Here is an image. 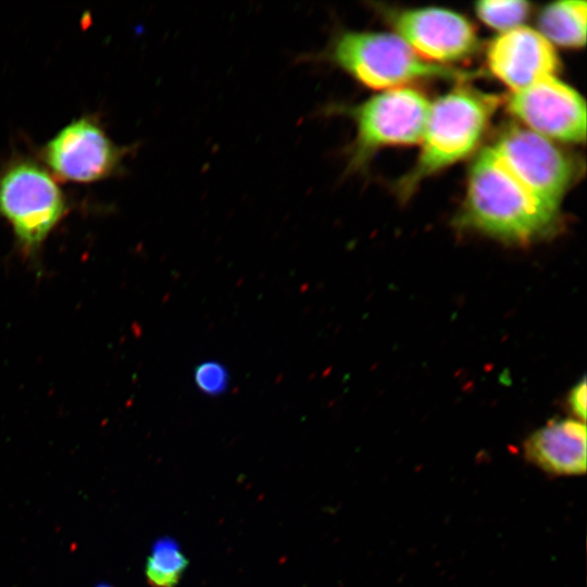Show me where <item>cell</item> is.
I'll return each mask as SVG.
<instances>
[{
    "label": "cell",
    "instance_id": "cell-1",
    "mask_svg": "<svg viewBox=\"0 0 587 587\" xmlns=\"http://www.w3.org/2000/svg\"><path fill=\"white\" fill-rule=\"evenodd\" d=\"M558 210L529 191L487 147L471 166L459 220L499 239L527 242L553 229Z\"/></svg>",
    "mask_w": 587,
    "mask_h": 587
},
{
    "label": "cell",
    "instance_id": "cell-2",
    "mask_svg": "<svg viewBox=\"0 0 587 587\" xmlns=\"http://www.w3.org/2000/svg\"><path fill=\"white\" fill-rule=\"evenodd\" d=\"M308 60L332 64L375 89L420 78L466 79L473 75L428 62L399 36L384 33L339 30L325 49Z\"/></svg>",
    "mask_w": 587,
    "mask_h": 587
},
{
    "label": "cell",
    "instance_id": "cell-3",
    "mask_svg": "<svg viewBox=\"0 0 587 587\" xmlns=\"http://www.w3.org/2000/svg\"><path fill=\"white\" fill-rule=\"evenodd\" d=\"M499 99L471 89H458L430 103L421 154L398 183L408 198L426 177L467 155L477 145Z\"/></svg>",
    "mask_w": 587,
    "mask_h": 587
},
{
    "label": "cell",
    "instance_id": "cell-4",
    "mask_svg": "<svg viewBox=\"0 0 587 587\" xmlns=\"http://www.w3.org/2000/svg\"><path fill=\"white\" fill-rule=\"evenodd\" d=\"M67 212L54 177L29 159H15L0 173V216L11 226L22 252L37 254Z\"/></svg>",
    "mask_w": 587,
    "mask_h": 587
},
{
    "label": "cell",
    "instance_id": "cell-5",
    "mask_svg": "<svg viewBox=\"0 0 587 587\" xmlns=\"http://www.w3.org/2000/svg\"><path fill=\"white\" fill-rule=\"evenodd\" d=\"M430 103L414 89L395 88L354 105L332 104L325 113L350 116L357 136L348 153L347 168L362 170L374 152L385 146L422 141Z\"/></svg>",
    "mask_w": 587,
    "mask_h": 587
},
{
    "label": "cell",
    "instance_id": "cell-6",
    "mask_svg": "<svg viewBox=\"0 0 587 587\" xmlns=\"http://www.w3.org/2000/svg\"><path fill=\"white\" fill-rule=\"evenodd\" d=\"M126 152L109 138L98 121L82 116L42 147L41 158L58 178L85 184L117 173Z\"/></svg>",
    "mask_w": 587,
    "mask_h": 587
},
{
    "label": "cell",
    "instance_id": "cell-7",
    "mask_svg": "<svg viewBox=\"0 0 587 587\" xmlns=\"http://www.w3.org/2000/svg\"><path fill=\"white\" fill-rule=\"evenodd\" d=\"M491 148L529 191L559 209L574 176L573 162L564 152L548 138L519 126L505 129Z\"/></svg>",
    "mask_w": 587,
    "mask_h": 587
},
{
    "label": "cell",
    "instance_id": "cell-8",
    "mask_svg": "<svg viewBox=\"0 0 587 587\" xmlns=\"http://www.w3.org/2000/svg\"><path fill=\"white\" fill-rule=\"evenodd\" d=\"M507 104L510 113L524 122L528 129L546 138L569 142L585 140V101L554 75L512 91Z\"/></svg>",
    "mask_w": 587,
    "mask_h": 587
},
{
    "label": "cell",
    "instance_id": "cell-9",
    "mask_svg": "<svg viewBox=\"0 0 587 587\" xmlns=\"http://www.w3.org/2000/svg\"><path fill=\"white\" fill-rule=\"evenodd\" d=\"M388 17L397 36L425 60L457 61L473 53L477 47L471 23L452 11L436 8L402 10Z\"/></svg>",
    "mask_w": 587,
    "mask_h": 587
},
{
    "label": "cell",
    "instance_id": "cell-10",
    "mask_svg": "<svg viewBox=\"0 0 587 587\" xmlns=\"http://www.w3.org/2000/svg\"><path fill=\"white\" fill-rule=\"evenodd\" d=\"M487 63L512 91L554 75L559 68L553 46L539 32L523 26L502 33L490 43Z\"/></svg>",
    "mask_w": 587,
    "mask_h": 587
},
{
    "label": "cell",
    "instance_id": "cell-11",
    "mask_svg": "<svg viewBox=\"0 0 587 587\" xmlns=\"http://www.w3.org/2000/svg\"><path fill=\"white\" fill-rule=\"evenodd\" d=\"M526 459L552 475H580L586 471V426L574 419L551 421L524 444Z\"/></svg>",
    "mask_w": 587,
    "mask_h": 587
},
{
    "label": "cell",
    "instance_id": "cell-12",
    "mask_svg": "<svg viewBox=\"0 0 587 587\" xmlns=\"http://www.w3.org/2000/svg\"><path fill=\"white\" fill-rule=\"evenodd\" d=\"M540 34L551 43L578 48L586 40V2L558 1L547 5L538 18Z\"/></svg>",
    "mask_w": 587,
    "mask_h": 587
},
{
    "label": "cell",
    "instance_id": "cell-13",
    "mask_svg": "<svg viewBox=\"0 0 587 587\" xmlns=\"http://www.w3.org/2000/svg\"><path fill=\"white\" fill-rule=\"evenodd\" d=\"M188 566V560L173 539L155 541L147 559L145 574L151 587H175Z\"/></svg>",
    "mask_w": 587,
    "mask_h": 587
},
{
    "label": "cell",
    "instance_id": "cell-14",
    "mask_svg": "<svg viewBox=\"0 0 587 587\" xmlns=\"http://www.w3.org/2000/svg\"><path fill=\"white\" fill-rule=\"evenodd\" d=\"M478 17L489 27L508 32L525 20L529 3L522 0H484L475 3Z\"/></svg>",
    "mask_w": 587,
    "mask_h": 587
},
{
    "label": "cell",
    "instance_id": "cell-15",
    "mask_svg": "<svg viewBox=\"0 0 587 587\" xmlns=\"http://www.w3.org/2000/svg\"><path fill=\"white\" fill-rule=\"evenodd\" d=\"M195 382L199 390L209 396H217L227 390L229 374L227 369L216 361H207L195 370Z\"/></svg>",
    "mask_w": 587,
    "mask_h": 587
},
{
    "label": "cell",
    "instance_id": "cell-16",
    "mask_svg": "<svg viewBox=\"0 0 587 587\" xmlns=\"http://www.w3.org/2000/svg\"><path fill=\"white\" fill-rule=\"evenodd\" d=\"M569 403L572 411L580 420L586 419V380L583 378L569 395Z\"/></svg>",
    "mask_w": 587,
    "mask_h": 587
},
{
    "label": "cell",
    "instance_id": "cell-17",
    "mask_svg": "<svg viewBox=\"0 0 587 587\" xmlns=\"http://www.w3.org/2000/svg\"><path fill=\"white\" fill-rule=\"evenodd\" d=\"M96 587H112V586H110V585H108V584H104V583H102V584H99V585H97Z\"/></svg>",
    "mask_w": 587,
    "mask_h": 587
}]
</instances>
